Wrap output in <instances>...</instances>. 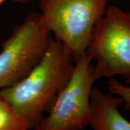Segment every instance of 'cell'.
<instances>
[{
  "label": "cell",
  "instance_id": "cell-8",
  "mask_svg": "<svg viewBox=\"0 0 130 130\" xmlns=\"http://www.w3.org/2000/svg\"><path fill=\"white\" fill-rule=\"evenodd\" d=\"M127 83L129 85H124L116 79L111 78L108 83V89L109 93L120 96L126 110L130 111V77L127 78Z\"/></svg>",
  "mask_w": 130,
  "mask_h": 130
},
{
  "label": "cell",
  "instance_id": "cell-2",
  "mask_svg": "<svg viewBox=\"0 0 130 130\" xmlns=\"http://www.w3.org/2000/svg\"><path fill=\"white\" fill-rule=\"evenodd\" d=\"M109 0H38L42 21L74 61L86 54L93 29Z\"/></svg>",
  "mask_w": 130,
  "mask_h": 130
},
{
  "label": "cell",
  "instance_id": "cell-5",
  "mask_svg": "<svg viewBox=\"0 0 130 130\" xmlns=\"http://www.w3.org/2000/svg\"><path fill=\"white\" fill-rule=\"evenodd\" d=\"M92 59L85 54L37 130H81L90 126V94L97 81Z\"/></svg>",
  "mask_w": 130,
  "mask_h": 130
},
{
  "label": "cell",
  "instance_id": "cell-9",
  "mask_svg": "<svg viewBox=\"0 0 130 130\" xmlns=\"http://www.w3.org/2000/svg\"><path fill=\"white\" fill-rule=\"evenodd\" d=\"M6 1H7V0H0V5H2ZM12 1H14V2L20 3V4H22V5H28V4H30V2H32L33 0H12Z\"/></svg>",
  "mask_w": 130,
  "mask_h": 130
},
{
  "label": "cell",
  "instance_id": "cell-1",
  "mask_svg": "<svg viewBox=\"0 0 130 130\" xmlns=\"http://www.w3.org/2000/svg\"><path fill=\"white\" fill-rule=\"evenodd\" d=\"M74 61L64 45L52 38L46 54L29 74L0 91L30 129L37 130L43 114L51 110L73 73Z\"/></svg>",
  "mask_w": 130,
  "mask_h": 130
},
{
  "label": "cell",
  "instance_id": "cell-6",
  "mask_svg": "<svg viewBox=\"0 0 130 130\" xmlns=\"http://www.w3.org/2000/svg\"><path fill=\"white\" fill-rule=\"evenodd\" d=\"M103 93L93 86L90 94V126L94 130H130V121L121 114L120 96Z\"/></svg>",
  "mask_w": 130,
  "mask_h": 130
},
{
  "label": "cell",
  "instance_id": "cell-4",
  "mask_svg": "<svg viewBox=\"0 0 130 130\" xmlns=\"http://www.w3.org/2000/svg\"><path fill=\"white\" fill-rule=\"evenodd\" d=\"M52 38L41 14H28L2 45L0 88L10 87L28 75L41 60Z\"/></svg>",
  "mask_w": 130,
  "mask_h": 130
},
{
  "label": "cell",
  "instance_id": "cell-10",
  "mask_svg": "<svg viewBox=\"0 0 130 130\" xmlns=\"http://www.w3.org/2000/svg\"><path fill=\"white\" fill-rule=\"evenodd\" d=\"M2 95H1V93H0V101L2 100Z\"/></svg>",
  "mask_w": 130,
  "mask_h": 130
},
{
  "label": "cell",
  "instance_id": "cell-7",
  "mask_svg": "<svg viewBox=\"0 0 130 130\" xmlns=\"http://www.w3.org/2000/svg\"><path fill=\"white\" fill-rule=\"evenodd\" d=\"M30 129L27 122L3 98L0 101V130Z\"/></svg>",
  "mask_w": 130,
  "mask_h": 130
},
{
  "label": "cell",
  "instance_id": "cell-3",
  "mask_svg": "<svg viewBox=\"0 0 130 130\" xmlns=\"http://www.w3.org/2000/svg\"><path fill=\"white\" fill-rule=\"evenodd\" d=\"M95 61L97 80L121 76L130 77V11L108 5L93 29L86 51Z\"/></svg>",
  "mask_w": 130,
  "mask_h": 130
}]
</instances>
